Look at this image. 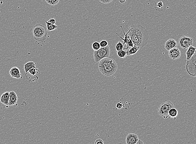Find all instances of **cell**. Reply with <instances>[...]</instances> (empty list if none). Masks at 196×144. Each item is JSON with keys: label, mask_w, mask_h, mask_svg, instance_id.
<instances>
[{"label": "cell", "mask_w": 196, "mask_h": 144, "mask_svg": "<svg viewBox=\"0 0 196 144\" xmlns=\"http://www.w3.org/2000/svg\"><path fill=\"white\" fill-rule=\"evenodd\" d=\"M169 55L172 60H177L181 56V52L179 48H175L169 51Z\"/></svg>", "instance_id": "9c48e42d"}, {"label": "cell", "mask_w": 196, "mask_h": 144, "mask_svg": "<svg viewBox=\"0 0 196 144\" xmlns=\"http://www.w3.org/2000/svg\"><path fill=\"white\" fill-rule=\"evenodd\" d=\"M101 46L99 42H95L92 44V48L94 51H97L99 50V49L101 48Z\"/></svg>", "instance_id": "44dd1931"}, {"label": "cell", "mask_w": 196, "mask_h": 144, "mask_svg": "<svg viewBox=\"0 0 196 144\" xmlns=\"http://www.w3.org/2000/svg\"><path fill=\"white\" fill-rule=\"evenodd\" d=\"M156 6L159 8H161L163 7V3L161 1H159L156 4Z\"/></svg>", "instance_id": "d4e9b609"}, {"label": "cell", "mask_w": 196, "mask_h": 144, "mask_svg": "<svg viewBox=\"0 0 196 144\" xmlns=\"http://www.w3.org/2000/svg\"><path fill=\"white\" fill-rule=\"evenodd\" d=\"M139 49L140 48L139 47L134 46L133 47L130 48L129 50L127 51V56H131L135 54L139 50Z\"/></svg>", "instance_id": "ac0fdd59"}, {"label": "cell", "mask_w": 196, "mask_h": 144, "mask_svg": "<svg viewBox=\"0 0 196 144\" xmlns=\"http://www.w3.org/2000/svg\"><path fill=\"white\" fill-rule=\"evenodd\" d=\"M46 27L40 24H36L32 30V34L36 41L43 42L46 40L47 36Z\"/></svg>", "instance_id": "3957f363"}, {"label": "cell", "mask_w": 196, "mask_h": 144, "mask_svg": "<svg viewBox=\"0 0 196 144\" xmlns=\"http://www.w3.org/2000/svg\"><path fill=\"white\" fill-rule=\"evenodd\" d=\"M9 74L12 78L17 79H19L21 78V74L20 72V70L16 66L12 67V68L10 69Z\"/></svg>", "instance_id": "7c38bea8"}, {"label": "cell", "mask_w": 196, "mask_h": 144, "mask_svg": "<svg viewBox=\"0 0 196 144\" xmlns=\"http://www.w3.org/2000/svg\"><path fill=\"white\" fill-rule=\"evenodd\" d=\"M98 67L101 73L106 76H112L118 69L116 61L108 57L104 58L101 60Z\"/></svg>", "instance_id": "7a4b0ae2"}, {"label": "cell", "mask_w": 196, "mask_h": 144, "mask_svg": "<svg viewBox=\"0 0 196 144\" xmlns=\"http://www.w3.org/2000/svg\"><path fill=\"white\" fill-rule=\"evenodd\" d=\"M186 69L190 76L196 77V50L191 58L186 62Z\"/></svg>", "instance_id": "8992f818"}, {"label": "cell", "mask_w": 196, "mask_h": 144, "mask_svg": "<svg viewBox=\"0 0 196 144\" xmlns=\"http://www.w3.org/2000/svg\"><path fill=\"white\" fill-rule=\"evenodd\" d=\"M100 44L101 47H106L108 45V42L106 40H103L100 42Z\"/></svg>", "instance_id": "cb8c5ba5"}, {"label": "cell", "mask_w": 196, "mask_h": 144, "mask_svg": "<svg viewBox=\"0 0 196 144\" xmlns=\"http://www.w3.org/2000/svg\"><path fill=\"white\" fill-rule=\"evenodd\" d=\"M40 76L39 69L36 67L33 68L26 73L25 76L26 79L30 82H34L38 80Z\"/></svg>", "instance_id": "52a82bcc"}, {"label": "cell", "mask_w": 196, "mask_h": 144, "mask_svg": "<svg viewBox=\"0 0 196 144\" xmlns=\"http://www.w3.org/2000/svg\"><path fill=\"white\" fill-rule=\"evenodd\" d=\"M196 50V48L192 45L190 46L188 48L187 50L186 51V53L187 61H189L191 58V57L195 53Z\"/></svg>", "instance_id": "9a60e30c"}, {"label": "cell", "mask_w": 196, "mask_h": 144, "mask_svg": "<svg viewBox=\"0 0 196 144\" xmlns=\"http://www.w3.org/2000/svg\"><path fill=\"white\" fill-rule=\"evenodd\" d=\"M36 67V63L32 61L28 62L24 64V69L25 72L26 73L33 68Z\"/></svg>", "instance_id": "2e32d148"}, {"label": "cell", "mask_w": 196, "mask_h": 144, "mask_svg": "<svg viewBox=\"0 0 196 144\" xmlns=\"http://www.w3.org/2000/svg\"><path fill=\"white\" fill-rule=\"evenodd\" d=\"M127 34L132 40L134 46L140 49L145 47L148 42L150 37L147 30L141 25L130 26Z\"/></svg>", "instance_id": "6da1fadb"}, {"label": "cell", "mask_w": 196, "mask_h": 144, "mask_svg": "<svg viewBox=\"0 0 196 144\" xmlns=\"http://www.w3.org/2000/svg\"><path fill=\"white\" fill-rule=\"evenodd\" d=\"M111 1V2H112V1H113V0H110Z\"/></svg>", "instance_id": "1f68e13d"}, {"label": "cell", "mask_w": 196, "mask_h": 144, "mask_svg": "<svg viewBox=\"0 0 196 144\" xmlns=\"http://www.w3.org/2000/svg\"><path fill=\"white\" fill-rule=\"evenodd\" d=\"M126 0H119V2L121 3H124L125 2V1H126Z\"/></svg>", "instance_id": "4dcf8cb0"}, {"label": "cell", "mask_w": 196, "mask_h": 144, "mask_svg": "<svg viewBox=\"0 0 196 144\" xmlns=\"http://www.w3.org/2000/svg\"><path fill=\"white\" fill-rule=\"evenodd\" d=\"M111 53L110 48L108 45L106 47H101L99 50L94 51L93 53L94 61L96 62H99L104 58L108 57Z\"/></svg>", "instance_id": "277c9868"}, {"label": "cell", "mask_w": 196, "mask_h": 144, "mask_svg": "<svg viewBox=\"0 0 196 144\" xmlns=\"http://www.w3.org/2000/svg\"><path fill=\"white\" fill-rule=\"evenodd\" d=\"M18 101V97L15 92L11 91L9 92V106H13L16 104Z\"/></svg>", "instance_id": "4fadbf2b"}, {"label": "cell", "mask_w": 196, "mask_h": 144, "mask_svg": "<svg viewBox=\"0 0 196 144\" xmlns=\"http://www.w3.org/2000/svg\"><path fill=\"white\" fill-rule=\"evenodd\" d=\"M178 114V111L175 107L172 108L169 111V118H174L175 120L176 119V117Z\"/></svg>", "instance_id": "e0dca14e"}, {"label": "cell", "mask_w": 196, "mask_h": 144, "mask_svg": "<svg viewBox=\"0 0 196 144\" xmlns=\"http://www.w3.org/2000/svg\"><path fill=\"white\" fill-rule=\"evenodd\" d=\"M117 55L119 57L121 58H125L127 56V51H125L123 50L120 51H117Z\"/></svg>", "instance_id": "ffe728a7"}, {"label": "cell", "mask_w": 196, "mask_h": 144, "mask_svg": "<svg viewBox=\"0 0 196 144\" xmlns=\"http://www.w3.org/2000/svg\"><path fill=\"white\" fill-rule=\"evenodd\" d=\"M47 3L51 5H55L59 2V0H46Z\"/></svg>", "instance_id": "603a6c76"}, {"label": "cell", "mask_w": 196, "mask_h": 144, "mask_svg": "<svg viewBox=\"0 0 196 144\" xmlns=\"http://www.w3.org/2000/svg\"><path fill=\"white\" fill-rule=\"evenodd\" d=\"M179 44L181 47L185 50L188 49L190 46L192 45L193 38L189 36L184 35L179 39Z\"/></svg>", "instance_id": "ba28073f"}, {"label": "cell", "mask_w": 196, "mask_h": 144, "mask_svg": "<svg viewBox=\"0 0 196 144\" xmlns=\"http://www.w3.org/2000/svg\"><path fill=\"white\" fill-rule=\"evenodd\" d=\"M95 144H104V142L103 140L100 139H98L96 140L95 142Z\"/></svg>", "instance_id": "484cf974"}, {"label": "cell", "mask_w": 196, "mask_h": 144, "mask_svg": "<svg viewBox=\"0 0 196 144\" xmlns=\"http://www.w3.org/2000/svg\"><path fill=\"white\" fill-rule=\"evenodd\" d=\"M9 100V92H5L3 93L0 98V101L4 105H8Z\"/></svg>", "instance_id": "5bb4252c"}, {"label": "cell", "mask_w": 196, "mask_h": 144, "mask_svg": "<svg viewBox=\"0 0 196 144\" xmlns=\"http://www.w3.org/2000/svg\"><path fill=\"white\" fill-rule=\"evenodd\" d=\"M99 1L101 3H103V4H108V3H110L111 1L110 0H99Z\"/></svg>", "instance_id": "4316f807"}, {"label": "cell", "mask_w": 196, "mask_h": 144, "mask_svg": "<svg viewBox=\"0 0 196 144\" xmlns=\"http://www.w3.org/2000/svg\"><path fill=\"white\" fill-rule=\"evenodd\" d=\"M116 107L118 109H121L122 108V104L121 103H118L116 105Z\"/></svg>", "instance_id": "83f0119b"}, {"label": "cell", "mask_w": 196, "mask_h": 144, "mask_svg": "<svg viewBox=\"0 0 196 144\" xmlns=\"http://www.w3.org/2000/svg\"><path fill=\"white\" fill-rule=\"evenodd\" d=\"M177 42L173 39H170L168 40H167L165 44V48L167 51H169L170 50L175 48H177Z\"/></svg>", "instance_id": "8fae6325"}, {"label": "cell", "mask_w": 196, "mask_h": 144, "mask_svg": "<svg viewBox=\"0 0 196 144\" xmlns=\"http://www.w3.org/2000/svg\"><path fill=\"white\" fill-rule=\"evenodd\" d=\"M144 144V142H143V141H142V140H140V139H139V140H138V141H137V143H136V144Z\"/></svg>", "instance_id": "f546056e"}, {"label": "cell", "mask_w": 196, "mask_h": 144, "mask_svg": "<svg viewBox=\"0 0 196 144\" xmlns=\"http://www.w3.org/2000/svg\"><path fill=\"white\" fill-rule=\"evenodd\" d=\"M46 25L47 30L48 31H52L57 28L58 26L56 25L55 24H51L47 21H46Z\"/></svg>", "instance_id": "d6986e66"}, {"label": "cell", "mask_w": 196, "mask_h": 144, "mask_svg": "<svg viewBox=\"0 0 196 144\" xmlns=\"http://www.w3.org/2000/svg\"><path fill=\"white\" fill-rule=\"evenodd\" d=\"M139 139L137 134L129 133L126 137V142L127 144H136Z\"/></svg>", "instance_id": "30bf717a"}, {"label": "cell", "mask_w": 196, "mask_h": 144, "mask_svg": "<svg viewBox=\"0 0 196 144\" xmlns=\"http://www.w3.org/2000/svg\"><path fill=\"white\" fill-rule=\"evenodd\" d=\"M175 107L173 103L171 101H167L162 103L159 106L158 109V113L164 119L169 118V111L172 108Z\"/></svg>", "instance_id": "5b68a950"}, {"label": "cell", "mask_w": 196, "mask_h": 144, "mask_svg": "<svg viewBox=\"0 0 196 144\" xmlns=\"http://www.w3.org/2000/svg\"><path fill=\"white\" fill-rule=\"evenodd\" d=\"M47 22L51 23V24H55L56 20L54 18H52L49 20Z\"/></svg>", "instance_id": "f1b7e54d"}, {"label": "cell", "mask_w": 196, "mask_h": 144, "mask_svg": "<svg viewBox=\"0 0 196 144\" xmlns=\"http://www.w3.org/2000/svg\"><path fill=\"white\" fill-rule=\"evenodd\" d=\"M123 48H124L123 43L120 41H119L116 46V51H120L123 50Z\"/></svg>", "instance_id": "7402d4cb"}]
</instances>
